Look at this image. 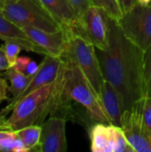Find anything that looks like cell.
<instances>
[{
  "label": "cell",
  "instance_id": "obj_1",
  "mask_svg": "<svg viewBox=\"0 0 151 152\" xmlns=\"http://www.w3.org/2000/svg\"><path fill=\"white\" fill-rule=\"evenodd\" d=\"M109 45L98 54L104 79L120 94L125 110L146 96L144 51L123 33L118 21L106 13Z\"/></svg>",
  "mask_w": 151,
  "mask_h": 152
},
{
  "label": "cell",
  "instance_id": "obj_2",
  "mask_svg": "<svg viewBox=\"0 0 151 152\" xmlns=\"http://www.w3.org/2000/svg\"><path fill=\"white\" fill-rule=\"evenodd\" d=\"M61 59V65L57 76L59 108L56 114L65 111L69 102L75 101L85 109L93 121L111 125L100 95L81 69L67 58Z\"/></svg>",
  "mask_w": 151,
  "mask_h": 152
},
{
  "label": "cell",
  "instance_id": "obj_3",
  "mask_svg": "<svg viewBox=\"0 0 151 152\" xmlns=\"http://www.w3.org/2000/svg\"><path fill=\"white\" fill-rule=\"evenodd\" d=\"M57 77L54 82L44 86L21 98L12 108L6 125L13 131L25 126H41L46 117L54 116L59 108Z\"/></svg>",
  "mask_w": 151,
  "mask_h": 152
},
{
  "label": "cell",
  "instance_id": "obj_4",
  "mask_svg": "<svg viewBox=\"0 0 151 152\" xmlns=\"http://www.w3.org/2000/svg\"><path fill=\"white\" fill-rule=\"evenodd\" d=\"M68 42L65 53L61 58H67L75 62L84 72L100 95L101 86L105 79L101 71L95 46L72 30H66Z\"/></svg>",
  "mask_w": 151,
  "mask_h": 152
},
{
  "label": "cell",
  "instance_id": "obj_5",
  "mask_svg": "<svg viewBox=\"0 0 151 152\" xmlns=\"http://www.w3.org/2000/svg\"><path fill=\"white\" fill-rule=\"evenodd\" d=\"M2 12L20 28L28 26L50 32L62 28L39 0H18L7 3Z\"/></svg>",
  "mask_w": 151,
  "mask_h": 152
},
{
  "label": "cell",
  "instance_id": "obj_6",
  "mask_svg": "<svg viewBox=\"0 0 151 152\" xmlns=\"http://www.w3.org/2000/svg\"><path fill=\"white\" fill-rule=\"evenodd\" d=\"M118 24L124 35L144 52L151 45V4H137L123 13Z\"/></svg>",
  "mask_w": 151,
  "mask_h": 152
},
{
  "label": "cell",
  "instance_id": "obj_7",
  "mask_svg": "<svg viewBox=\"0 0 151 152\" xmlns=\"http://www.w3.org/2000/svg\"><path fill=\"white\" fill-rule=\"evenodd\" d=\"M143 98L125 110L121 118V128L134 152H151V131L143 117Z\"/></svg>",
  "mask_w": 151,
  "mask_h": 152
},
{
  "label": "cell",
  "instance_id": "obj_8",
  "mask_svg": "<svg viewBox=\"0 0 151 152\" xmlns=\"http://www.w3.org/2000/svg\"><path fill=\"white\" fill-rule=\"evenodd\" d=\"M69 30L78 33L98 50H105L108 47L109 38L106 12L95 5H91L78 18L77 28Z\"/></svg>",
  "mask_w": 151,
  "mask_h": 152
},
{
  "label": "cell",
  "instance_id": "obj_9",
  "mask_svg": "<svg viewBox=\"0 0 151 152\" xmlns=\"http://www.w3.org/2000/svg\"><path fill=\"white\" fill-rule=\"evenodd\" d=\"M61 65V59L59 57H54L49 54L44 55V60L39 64L38 70L34 75L31 82L28 86V87L15 99L8 101V104L6 107L1 110L0 114L3 116H6L8 113H10L12 110L13 106L16 102H18L21 98L25 97L28 94L44 86L49 84H52L55 81L60 68Z\"/></svg>",
  "mask_w": 151,
  "mask_h": 152
},
{
  "label": "cell",
  "instance_id": "obj_10",
  "mask_svg": "<svg viewBox=\"0 0 151 152\" xmlns=\"http://www.w3.org/2000/svg\"><path fill=\"white\" fill-rule=\"evenodd\" d=\"M39 152H65L67 151L66 118L51 116L41 125Z\"/></svg>",
  "mask_w": 151,
  "mask_h": 152
},
{
  "label": "cell",
  "instance_id": "obj_11",
  "mask_svg": "<svg viewBox=\"0 0 151 152\" xmlns=\"http://www.w3.org/2000/svg\"><path fill=\"white\" fill-rule=\"evenodd\" d=\"M21 28L34 43L44 49L47 54L61 58L65 53L68 42L65 29L50 32L28 26Z\"/></svg>",
  "mask_w": 151,
  "mask_h": 152
},
{
  "label": "cell",
  "instance_id": "obj_12",
  "mask_svg": "<svg viewBox=\"0 0 151 152\" xmlns=\"http://www.w3.org/2000/svg\"><path fill=\"white\" fill-rule=\"evenodd\" d=\"M0 40L13 41L18 43L22 50L46 55L47 53L41 46L34 43L23 31L21 28L8 20L0 12Z\"/></svg>",
  "mask_w": 151,
  "mask_h": 152
},
{
  "label": "cell",
  "instance_id": "obj_13",
  "mask_svg": "<svg viewBox=\"0 0 151 152\" xmlns=\"http://www.w3.org/2000/svg\"><path fill=\"white\" fill-rule=\"evenodd\" d=\"M100 98L111 125L121 127V118L125 111V106L118 91L111 83L105 80L101 88Z\"/></svg>",
  "mask_w": 151,
  "mask_h": 152
},
{
  "label": "cell",
  "instance_id": "obj_14",
  "mask_svg": "<svg viewBox=\"0 0 151 152\" xmlns=\"http://www.w3.org/2000/svg\"><path fill=\"white\" fill-rule=\"evenodd\" d=\"M51 12L63 29H74L78 23V15L69 0H39Z\"/></svg>",
  "mask_w": 151,
  "mask_h": 152
},
{
  "label": "cell",
  "instance_id": "obj_15",
  "mask_svg": "<svg viewBox=\"0 0 151 152\" xmlns=\"http://www.w3.org/2000/svg\"><path fill=\"white\" fill-rule=\"evenodd\" d=\"M90 141L93 152H113L112 125H94L90 131Z\"/></svg>",
  "mask_w": 151,
  "mask_h": 152
},
{
  "label": "cell",
  "instance_id": "obj_16",
  "mask_svg": "<svg viewBox=\"0 0 151 152\" xmlns=\"http://www.w3.org/2000/svg\"><path fill=\"white\" fill-rule=\"evenodd\" d=\"M2 75L5 76L11 84L9 86V91L11 92L12 97L9 101L17 98L28 87L34 77V75H25L24 73L16 69L14 67L8 68Z\"/></svg>",
  "mask_w": 151,
  "mask_h": 152
},
{
  "label": "cell",
  "instance_id": "obj_17",
  "mask_svg": "<svg viewBox=\"0 0 151 152\" xmlns=\"http://www.w3.org/2000/svg\"><path fill=\"white\" fill-rule=\"evenodd\" d=\"M41 126L32 125L16 131L17 135L29 151H37L41 139Z\"/></svg>",
  "mask_w": 151,
  "mask_h": 152
},
{
  "label": "cell",
  "instance_id": "obj_18",
  "mask_svg": "<svg viewBox=\"0 0 151 152\" xmlns=\"http://www.w3.org/2000/svg\"><path fill=\"white\" fill-rule=\"evenodd\" d=\"M92 5L102 9L109 16L119 20L123 15L118 0H91Z\"/></svg>",
  "mask_w": 151,
  "mask_h": 152
},
{
  "label": "cell",
  "instance_id": "obj_19",
  "mask_svg": "<svg viewBox=\"0 0 151 152\" xmlns=\"http://www.w3.org/2000/svg\"><path fill=\"white\" fill-rule=\"evenodd\" d=\"M113 135V152H134L128 143L121 127L112 125Z\"/></svg>",
  "mask_w": 151,
  "mask_h": 152
},
{
  "label": "cell",
  "instance_id": "obj_20",
  "mask_svg": "<svg viewBox=\"0 0 151 152\" xmlns=\"http://www.w3.org/2000/svg\"><path fill=\"white\" fill-rule=\"evenodd\" d=\"M13 67L25 75H35L38 70L39 65L33 61L29 57L20 56L17 58Z\"/></svg>",
  "mask_w": 151,
  "mask_h": 152
},
{
  "label": "cell",
  "instance_id": "obj_21",
  "mask_svg": "<svg viewBox=\"0 0 151 152\" xmlns=\"http://www.w3.org/2000/svg\"><path fill=\"white\" fill-rule=\"evenodd\" d=\"M2 46L4 48L5 56L7 58L9 68L13 67L17 61V58L19 57L20 52L22 50L21 46L18 43L13 41H5L4 44L2 45Z\"/></svg>",
  "mask_w": 151,
  "mask_h": 152
},
{
  "label": "cell",
  "instance_id": "obj_22",
  "mask_svg": "<svg viewBox=\"0 0 151 152\" xmlns=\"http://www.w3.org/2000/svg\"><path fill=\"white\" fill-rule=\"evenodd\" d=\"M144 80L146 86V96L151 97V45L144 52Z\"/></svg>",
  "mask_w": 151,
  "mask_h": 152
},
{
  "label": "cell",
  "instance_id": "obj_23",
  "mask_svg": "<svg viewBox=\"0 0 151 152\" xmlns=\"http://www.w3.org/2000/svg\"><path fill=\"white\" fill-rule=\"evenodd\" d=\"M69 2L77 12L78 18L92 5L91 0H69Z\"/></svg>",
  "mask_w": 151,
  "mask_h": 152
},
{
  "label": "cell",
  "instance_id": "obj_24",
  "mask_svg": "<svg viewBox=\"0 0 151 152\" xmlns=\"http://www.w3.org/2000/svg\"><path fill=\"white\" fill-rule=\"evenodd\" d=\"M143 117L146 122V125L151 131V97L145 96L143 98Z\"/></svg>",
  "mask_w": 151,
  "mask_h": 152
},
{
  "label": "cell",
  "instance_id": "obj_25",
  "mask_svg": "<svg viewBox=\"0 0 151 152\" xmlns=\"http://www.w3.org/2000/svg\"><path fill=\"white\" fill-rule=\"evenodd\" d=\"M9 91V86L7 84V81L5 78L1 77L0 76V102L2 101L7 100L9 101L11 98H9L7 93Z\"/></svg>",
  "mask_w": 151,
  "mask_h": 152
},
{
  "label": "cell",
  "instance_id": "obj_26",
  "mask_svg": "<svg viewBox=\"0 0 151 152\" xmlns=\"http://www.w3.org/2000/svg\"><path fill=\"white\" fill-rule=\"evenodd\" d=\"M118 2H119L123 13L129 11L131 8H133L135 4H138L137 0H118Z\"/></svg>",
  "mask_w": 151,
  "mask_h": 152
},
{
  "label": "cell",
  "instance_id": "obj_27",
  "mask_svg": "<svg viewBox=\"0 0 151 152\" xmlns=\"http://www.w3.org/2000/svg\"><path fill=\"white\" fill-rule=\"evenodd\" d=\"M9 68V64H8V61L7 58L5 56L3 46H0V72L6 70Z\"/></svg>",
  "mask_w": 151,
  "mask_h": 152
},
{
  "label": "cell",
  "instance_id": "obj_28",
  "mask_svg": "<svg viewBox=\"0 0 151 152\" xmlns=\"http://www.w3.org/2000/svg\"><path fill=\"white\" fill-rule=\"evenodd\" d=\"M139 4H149L151 3V0H137Z\"/></svg>",
  "mask_w": 151,
  "mask_h": 152
},
{
  "label": "cell",
  "instance_id": "obj_29",
  "mask_svg": "<svg viewBox=\"0 0 151 152\" xmlns=\"http://www.w3.org/2000/svg\"><path fill=\"white\" fill-rule=\"evenodd\" d=\"M4 5H5V2L4 0H0V12H2L4 10Z\"/></svg>",
  "mask_w": 151,
  "mask_h": 152
},
{
  "label": "cell",
  "instance_id": "obj_30",
  "mask_svg": "<svg viewBox=\"0 0 151 152\" xmlns=\"http://www.w3.org/2000/svg\"><path fill=\"white\" fill-rule=\"evenodd\" d=\"M4 2H5V4H7V3H13V2H16V1H18V0H4Z\"/></svg>",
  "mask_w": 151,
  "mask_h": 152
},
{
  "label": "cell",
  "instance_id": "obj_31",
  "mask_svg": "<svg viewBox=\"0 0 151 152\" xmlns=\"http://www.w3.org/2000/svg\"><path fill=\"white\" fill-rule=\"evenodd\" d=\"M1 75H2V74H1V73H0V76H1Z\"/></svg>",
  "mask_w": 151,
  "mask_h": 152
}]
</instances>
